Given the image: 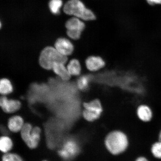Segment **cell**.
Listing matches in <instances>:
<instances>
[{"label": "cell", "instance_id": "6da1fadb", "mask_svg": "<svg viewBox=\"0 0 161 161\" xmlns=\"http://www.w3.org/2000/svg\"><path fill=\"white\" fill-rule=\"evenodd\" d=\"M64 11L66 14L73 15L84 21H92L96 19L95 14L80 0H69L64 5Z\"/></svg>", "mask_w": 161, "mask_h": 161}, {"label": "cell", "instance_id": "7a4b0ae2", "mask_svg": "<svg viewBox=\"0 0 161 161\" xmlns=\"http://www.w3.org/2000/svg\"><path fill=\"white\" fill-rule=\"evenodd\" d=\"M105 144L108 150L112 154H118L124 152L128 146L127 138L123 133L115 131L106 137Z\"/></svg>", "mask_w": 161, "mask_h": 161}, {"label": "cell", "instance_id": "3957f363", "mask_svg": "<svg viewBox=\"0 0 161 161\" xmlns=\"http://www.w3.org/2000/svg\"><path fill=\"white\" fill-rule=\"evenodd\" d=\"M67 60L65 56L62 55L57 50L52 47H47L44 49L40 55V65L47 69H52L54 64H65Z\"/></svg>", "mask_w": 161, "mask_h": 161}, {"label": "cell", "instance_id": "277c9868", "mask_svg": "<svg viewBox=\"0 0 161 161\" xmlns=\"http://www.w3.org/2000/svg\"><path fill=\"white\" fill-rule=\"evenodd\" d=\"M20 132L22 139L29 147L31 149L37 147L41 132V129L39 127H33L30 124L25 123Z\"/></svg>", "mask_w": 161, "mask_h": 161}, {"label": "cell", "instance_id": "5b68a950", "mask_svg": "<svg viewBox=\"0 0 161 161\" xmlns=\"http://www.w3.org/2000/svg\"><path fill=\"white\" fill-rule=\"evenodd\" d=\"M79 147L75 141L68 140L64 143L62 148L58 153L61 158L65 160L72 159L79 152Z\"/></svg>", "mask_w": 161, "mask_h": 161}, {"label": "cell", "instance_id": "8992f818", "mask_svg": "<svg viewBox=\"0 0 161 161\" xmlns=\"http://www.w3.org/2000/svg\"><path fill=\"white\" fill-rule=\"evenodd\" d=\"M0 106L3 112L8 114H12L19 110L21 107V103L19 101L8 99L5 96L0 99Z\"/></svg>", "mask_w": 161, "mask_h": 161}, {"label": "cell", "instance_id": "52a82bcc", "mask_svg": "<svg viewBox=\"0 0 161 161\" xmlns=\"http://www.w3.org/2000/svg\"><path fill=\"white\" fill-rule=\"evenodd\" d=\"M56 50L64 56L71 54L74 50V46L69 40L65 38H60L55 44Z\"/></svg>", "mask_w": 161, "mask_h": 161}, {"label": "cell", "instance_id": "ba28073f", "mask_svg": "<svg viewBox=\"0 0 161 161\" xmlns=\"http://www.w3.org/2000/svg\"><path fill=\"white\" fill-rule=\"evenodd\" d=\"M86 64L87 69L91 71H96L103 68L105 62L101 57L92 56L86 59Z\"/></svg>", "mask_w": 161, "mask_h": 161}, {"label": "cell", "instance_id": "9c48e42d", "mask_svg": "<svg viewBox=\"0 0 161 161\" xmlns=\"http://www.w3.org/2000/svg\"><path fill=\"white\" fill-rule=\"evenodd\" d=\"M23 119L19 116L12 117L8 121V126L9 130L13 132L20 131L24 125Z\"/></svg>", "mask_w": 161, "mask_h": 161}, {"label": "cell", "instance_id": "30bf717a", "mask_svg": "<svg viewBox=\"0 0 161 161\" xmlns=\"http://www.w3.org/2000/svg\"><path fill=\"white\" fill-rule=\"evenodd\" d=\"M68 30H76L82 32L85 28V24L81 19L74 17L66 22L65 25Z\"/></svg>", "mask_w": 161, "mask_h": 161}, {"label": "cell", "instance_id": "8fae6325", "mask_svg": "<svg viewBox=\"0 0 161 161\" xmlns=\"http://www.w3.org/2000/svg\"><path fill=\"white\" fill-rule=\"evenodd\" d=\"M137 114L138 117L143 121L147 122L152 120L153 114L152 109L147 106H140L138 108Z\"/></svg>", "mask_w": 161, "mask_h": 161}, {"label": "cell", "instance_id": "7c38bea8", "mask_svg": "<svg viewBox=\"0 0 161 161\" xmlns=\"http://www.w3.org/2000/svg\"><path fill=\"white\" fill-rule=\"evenodd\" d=\"M53 71L62 80H68L70 77V74L68 69H66L64 64L60 63H55L52 68Z\"/></svg>", "mask_w": 161, "mask_h": 161}, {"label": "cell", "instance_id": "4fadbf2b", "mask_svg": "<svg viewBox=\"0 0 161 161\" xmlns=\"http://www.w3.org/2000/svg\"><path fill=\"white\" fill-rule=\"evenodd\" d=\"M85 109L91 111L98 113L101 114L102 108L100 102L97 99L94 100L88 103H85L84 104Z\"/></svg>", "mask_w": 161, "mask_h": 161}, {"label": "cell", "instance_id": "5bb4252c", "mask_svg": "<svg viewBox=\"0 0 161 161\" xmlns=\"http://www.w3.org/2000/svg\"><path fill=\"white\" fill-rule=\"evenodd\" d=\"M13 146V143L11 139L9 137L3 136L0 139V150L3 153H7L11 150Z\"/></svg>", "mask_w": 161, "mask_h": 161}, {"label": "cell", "instance_id": "9a60e30c", "mask_svg": "<svg viewBox=\"0 0 161 161\" xmlns=\"http://www.w3.org/2000/svg\"><path fill=\"white\" fill-rule=\"evenodd\" d=\"M68 70L70 75L77 76L79 75L81 67L79 61L75 59H72L68 64Z\"/></svg>", "mask_w": 161, "mask_h": 161}, {"label": "cell", "instance_id": "2e32d148", "mask_svg": "<svg viewBox=\"0 0 161 161\" xmlns=\"http://www.w3.org/2000/svg\"><path fill=\"white\" fill-rule=\"evenodd\" d=\"M13 87L11 82L8 80L3 78L1 80L0 92L3 95H7L11 93Z\"/></svg>", "mask_w": 161, "mask_h": 161}, {"label": "cell", "instance_id": "e0dca14e", "mask_svg": "<svg viewBox=\"0 0 161 161\" xmlns=\"http://www.w3.org/2000/svg\"><path fill=\"white\" fill-rule=\"evenodd\" d=\"M91 77L89 75H84L80 77L77 81L78 87L80 90L86 91L89 87Z\"/></svg>", "mask_w": 161, "mask_h": 161}, {"label": "cell", "instance_id": "ac0fdd59", "mask_svg": "<svg viewBox=\"0 0 161 161\" xmlns=\"http://www.w3.org/2000/svg\"><path fill=\"white\" fill-rule=\"evenodd\" d=\"M63 4L62 0H50L49 7L50 11L54 14L57 15L60 13V9Z\"/></svg>", "mask_w": 161, "mask_h": 161}, {"label": "cell", "instance_id": "d6986e66", "mask_svg": "<svg viewBox=\"0 0 161 161\" xmlns=\"http://www.w3.org/2000/svg\"><path fill=\"white\" fill-rule=\"evenodd\" d=\"M84 119L88 121H93L99 117L101 114L84 109L82 113Z\"/></svg>", "mask_w": 161, "mask_h": 161}, {"label": "cell", "instance_id": "ffe728a7", "mask_svg": "<svg viewBox=\"0 0 161 161\" xmlns=\"http://www.w3.org/2000/svg\"><path fill=\"white\" fill-rule=\"evenodd\" d=\"M151 152L154 158L161 159V142L158 141L154 143L151 148Z\"/></svg>", "mask_w": 161, "mask_h": 161}, {"label": "cell", "instance_id": "44dd1931", "mask_svg": "<svg viewBox=\"0 0 161 161\" xmlns=\"http://www.w3.org/2000/svg\"><path fill=\"white\" fill-rule=\"evenodd\" d=\"M2 161H23L21 157L17 154L8 153L2 158Z\"/></svg>", "mask_w": 161, "mask_h": 161}, {"label": "cell", "instance_id": "7402d4cb", "mask_svg": "<svg viewBox=\"0 0 161 161\" xmlns=\"http://www.w3.org/2000/svg\"><path fill=\"white\" fill-rule=\"evenodd\" d=\"M81 31L76 30H67V34L72 39L77 40L80 39L81 33Z\"/></svg>", "mask_w": 161, "mask_h": 161}, {"label": "cell", "instance_id": "603a6c76", "mask_svg": "<svg viewBox=\"0 0 161 161\" xmlns=\"http://www.w3.org/2000/svg\"><path fill=\"white\" fill-rule=\"evenodd\" d=\"M146 1L149 4L151 5L161 4V0H146Z\"/></svg>", "mask_w": 161, "mask_h": 161}, {"label": "cell", "instance_id": "cb8c5ba5", "mask_svg": "<svg viewBox=\"0 0 161 161\" xmlns=\"http://www.w3.org/2000/svg\"><path fill=\"white\" fill-rule=\"evenodd\" d=\"M136 161H149L147 159L144 157H140L137 159Z\"/></svg>", "mask_w": 161, "mask_h": 161}, {"label": "cell", "instance_id": "d4e9b609", "mask_svg": "<svg viewBox=\"0 0 161 161\" xmlns=\"http://www.w3.org/2000/svg\"><path fill=\"white\" fill-rule=\"evenodd\" d=\"M159 141L161 142V130L160 131L158 136Z\"/></svg>", "mask_w": 161, "mask_h": 161}, {"label": "cell", "instance_id": "484cf974", "mask_svg": "<svg viewBox=\"0 0 161 161\" xmlns=\"http://www.w3.org/2000/svg\"><path fill=\"white\" fill-rule=\"evenodd\" d=\"M43 161H47V160H43Z\"/></svg>", "mask_w": 161, "mask_h": 161}]
</instances>
